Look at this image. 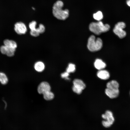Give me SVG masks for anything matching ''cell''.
Instances as JSON below:
<instances>
[{"mask_svg": "<svg viewBox=\"0 0 130 130\" xmlns=\"http://www.w3.org/2000/svg\"><path fill=\"white\" fill-rule=\"evenodd\" d=\"M64 5L61 0H58L53 4L52 7V13L53 16L58 19L64 20L69 17V12L67 9H63Z\"/></svg>", "mask_w": 130, "mask_h": 130, "instance_id": "6da1fadb", "label": "cell"}, {"mask_svg": "<svg viewBox=\"0 0 130 130\" xmlns=\"http://www.w3.org/2000/svg\"><path fill=\"white\" fill-rule=\"evenodd\" d=\"M110 28V26L109 25L107 24H104L100 21L97 22H91L89 26L90 30L97 35L108 31Z\"/></svg>", "mask_w": 130, "mask_h": 130, "instance_id": "7a4b0ae2", "label": "cell"}, {"mask_svg": "<svg viewBox=\"0 0 130 130\" xmlns=\"http://www.w3.org/2000/svg\"><path fill=\"white\" fill-rule=\"evenodd\" d=\"M102 45L101 39L99 38L96 39L94 35H91L88 39L87 47L91 51L94 52L100 50L102 48Z\"/></svg>", "mask_w": 130, "mask_h": 130, "instance_id": "3957f363", "label": "cell"}, {"mask_svg": "<svg viewBox=\"0 0 130 130\" xmlns=\"http://www.w3.org/2000/svg\"><path fill=\"white\" fill-rule=\"evenodd\" d=\"M102 116L105 120L103 121L102 122V125L104 127L109 128L113 124L114 121V118L111 111L107 110L104 114L102 115Z\"/></svg>", "mask_w": 130, "mask_h": 130, "instance_id": "277c9868", "label": "cell"}, {"mask_svg": "<svg viewBox=\"0 0 130 130\" xmlns=\"http://www.w3.org/2000/svg\"><path fill=\"white\" fill-rule=\"evenodd\" d=\"M14 30L18 34H24L26 32L27 30L25 25L22 22L16 23L14 25Z\"/></svg>", "mask_w": 130, "mask_h": 130, "instance_id": "5b68a950", "label": "cell"}, {"mask_svg": "<svg viewBox=\"0 0 130 130\" xmlns=\"http://www.w3.org/2000/svg\"><path fill=\"white\" fill-rule=\"evenodd\" d=\"M51 87L49 84L46 82H41L38 87V91L40 94H43L47 91H50Z\"/></svg>", "mask_w": 130, "mask_h": 130, "instance_id": "8992f818", "label": "cell"}, {"mask_svg": "<svg viewBox=\"0 0 130 130\" xmlns=\"http://www.w3.org/2000/svg\"><path fill=\"white\" fill-rule=\"evenodd\" d=\"M15 50L16 49L7 47L4 45L1 46L0 47L1 53L9 57L14 55Z\"/></svg>", "mask_w": 130, "mask_h": 130, "instance_id": "52a82bcc", "label": "cell"}, {"mask_svg": "<svg viewBox=\"0 0 130 130\" xmlns=\"http://www.w3.org/2000/svg\"><path fill=\"white\" fill-rule=\"evenodd\" d=\"M118 89L106 88L105 90L106 94L111 98H115L118 96L119 94Z\"/></svg>", "mask_w": 130, "mask_h": 130, "instance_id": "ba28073f", "label": "cell"}, {"mask_svg": "<svg viewBox=\"0 0 130 130\" xmlns=\"http://www.w3.org/2000/svg\"><path fill=\"white\" fill-rule=\"evenodd\" d=\"M97 75L99 78L104 80L108 79L110 77L109 72L103 69L99 70L97 73Z\"/></svg>", "mask_w": 130, "mask_h": 130, "instance_id": "9c48e42d", "label": "cell"}, {"mask_svg": "<svg viewBox=\"0 0 130 130\" xmlns=\"http://www.w3.org/2000/svg\"><path fill=\"white\" fill-rule=\"evenodd\" d=\"M73 86L75 87L82 90H84L86 86L84 82L79 79H75L73 81Z\"/></svg>", "mask_w": 130, "mask_h": 130, "instance_id": "30bf717a", "label": "cell"}, {"mask_svg": "<svg viewBox=\"0 0 130 130\" xmlns=\"http://www.w3.org/2000/svg\"><path fill=\"white\" fill-rule=\"evenodd\" d=\"M114 32L121 39L124 38L126 36V33L123 29L115 27L113 29Z\"/></svg>", "mask_w": 130, "mask_h": 130, "instance_id": "8fae6325", "label": "cell"}, {"mask_svg": "<svg viewBox=\"0 0 130 130\" xmlns=\"http://www.w3.org/2000/svg\"><path fill=\"white\" fill-rule=\"evenodd\" d=\"M95 67L97 69L100 70L103 69L106 67V65L101 59H96L94 63Z\"/></svg>", "mask_w": 130, "mask_h": 130, "instance_id": "7c38bea8", "label": "cell"}, {"mask_svg": "<svg viewBox=\"0 0 130 130\" xmlns=\"http://www.w3.org/2000/svg\"><path fill=\"white\" fill-rule=\"evenodd\" d=\"M45 65L43 62L39 61L36 62L34 64V67L35 69L38 72H41L44 69Z\"/></svg>", "mask_w": 130, "mask_h": 130, "instance_id": "4fadbf2b", "label": "cell"}, {"mask_svg": "<svg viewBox=\"0 0 130 130\" xmlns=\"http://www.w3.org/2000/svg\"><path fill=\"white\" fill-rule=\"evenodd\" d=\"M3 42L4 45L9 48L16 49L17 47L16 43L13 40L6 39Z\"/></svg>", "mask_w": 130, "mask_h": 130, "instance_id": "5bb4252c", "label": "cell"}, {"mask_svg": "<svg viewBox=\"0 0 130 130\" xmlns=\"http://www.w3.org/2000/svg\"><path fill=\"white\" fill-rule=\"evenodd\" d=\"M119 83L115 80H112L108 82L106 84L107 88L109 89H118Z\"/></svg>", "mask_w": 130, "mask_h": 130, "instance_id": "9a60e30c", "label": "cell"}, {"mask_svg": "<svg viewBox=\"0 0 130 130\" xmlns=\"http://www.w3.org/2000/svg\"><path fill=\"white\" fill-rule=\"evenodd\" d=\"M0 82L3 85L7 84L8 82V78L4 73L0 72Z\"/></svg>", "mask_w": 130, "mask_h": 130, "instance_id": "2e32d148", "label": "cell"}, {"mask_svg": "<svg viewBox=\"0 0 130 130\" xmlns=\"http://www.w3.org/2000/svg\"><path fill=\"white\" fill-rule=\"evenodd\" d=\"M43 94L44 98L46 100H52L54 97L53 93L50 91L46 92Z\"/></svg>", "mask_w": 130, "mask_h": 130, "instance_id": "e0dca14e", "label": "cell"}, {"mask_svg": "<svg viewBox=\"0 0 130 130\" xmlns=\"http://www.w3.org/2000/svg\"><path fill=\"white\" fill-rule=\"evenodd\" d=\"M93 17L95 20L99 21L102 19L103 16L102 12L99 11L93 14Z\"/></svg>", "mask_w": 130, "mask_h": 130, "instance_id": "ac0fdd59", "label": "cell"}, {"mask_svg": "<svg viewBox=\"0 0 130 130\" xmlns=\"http://www.w3.org/2000/svg\"><path fill=\"white\" fill-rule=\"evenodd\" d=\"M75 66L72 63H70L66 69V72L69 73L74 72L75 70Z\"/></svg>", "mask_w": 130, "mask_h": 130, "instance_id": "d6986e66", "label": "cell"}, {"mask_svg": "<svg viewBox=\"0 0 130 130\" xmlns=\"http://www.w3.org/2000/svg\"><path fill=\"white\" fill-rule=\"evenodd\" d=\"M38 31L40 34H41L44 32L45 28L43 25L40 24L39 25V27L37 28Z\"/></svg>", "mask_w": 130, "mask_h": 130, "instance_id": "ffe728a7", "label": "cell"}, {"mask_svg": "<svg viewBox=\"0 0 130 130\" xmlns=\"http://www.w3.org/2000/svg\"><path fill=\"white\" fill-rule=\"evenodd\" d=\"M126 26V24L124 22H118L116 24L115 27L123 29Z\"/></svg>", "mask_w": 130, "mask_h": 130, "instance_id": "44dd1931", "label": "cell"}, {"mask_svg": "<svg viewBox=\"0 0 130 130\" xmlns=\"http://www.w3.org/2000/svg\"><path fill=\"white\" fill-rule=\"evenodd\" d=\"M37 22L35 21H32L29 24V27L30 30L35 29L36 27Z\"/></svg>", "mask_w": 130, "mask_h": 130, "instance_id": "7402d4cb", "label": "cell"}, {"mask_svg": "<svg viewBox=\"0 0 130 130\" xmlns=\"http://www.w3.org/2000/svg\"><path fill=\"white\" fill-rule=\"evenodd\" d=\"M30 34L31 35L34 37H37L40 34L36 30H30Z\"/></svg>", "mask_w": 130, "mask_h": 130, "instance_id": "603a6c76", "label": "cell"}, {"mask_svg": "<svg viewBox=\"0 0 130 130\" xmlns=\"http://www.w3.org/2000/svg\"><path fill=\"white\" fill-rule=\"evenodd\" d=\"M72 90L75 93L78 94H81L82 91L83 90L77 88L73 85L72 87Z\"/></svg>", "mask_w": 130, "mask_h": 130, "instance_id": "cb8c5ba5", "label": "cell"}, {"mask_svg": "<svg viewBox=\"0 0 130 130\" xmlns=\"http://www.w3.org/2000/svg\"><path fill=\"white\" fill-rule=\"evenodd\" d=\"M69 75V73L66 72H64L61 74V76L62 78H65L67 80H69L68 77Z\"/></svg>", "mask_w": 130, "mask_h": 130, "instance_id": "d4e9b609", "label": "cell"}, {"mask_svg": "<svg viewBox=\"0 0 130 130\" xmlns=\"http://www.w3.org/2000/svg\"><path fill=\"white\" fill-rule=\"evenodd\" d=\"M126 3L128 6L130 7V0H127Z\"/></svg>", "mask_w": 130, "mask_h": 130, "instance_id": "484cf974", "label": "cell"}, {"mask_svg": "<svg viewBox=\"0 0 130 130\" xmlns=\"http://www.w3.org/2000/svg\"><path fill=\"white\" fill-rule=\"evenodd\" d=\"M32 9H33L34 10L35 9V8H33V7H32Z\"/></svg>", "mask_w": 130, "mask_h": 130, "instance_id": "4316f807", "label": "cell"}, {"mask_svg": "<svg viewBox=\"0 0 130 130\" xmlns=\"http://www.w3.org/2000/svg\"></svg>", "mask_w": 130, "mask_h": 130, "instance_id": "83f0119b", "label": "cell"}]
</instances>
